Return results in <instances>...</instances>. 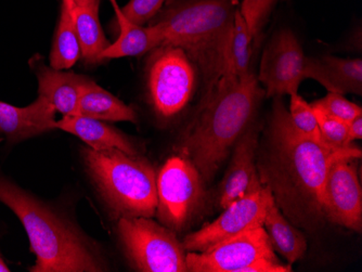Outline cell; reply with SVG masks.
Here are the masks:
<instances>
[{"instance_id":"obj_1","label":"cell","mask_w":362,"mask_h":272,"mask_svg":"<svg viewBox=\"0 0 362 272\" xmlns=\"http://www.w3.org/2000/svg\"><path fill=\"white\" fill-rule=\"evenodd\" d=\"M274 99L265 131L258 139V177L295 227L315 232L327 221L323 188L331 166L341 158H361V150L355 146L330 149L305 137L293 126L282 97Z\"/></svg>"},{"instance_id":"obj_2","label":"cell","mask_w":362,"mask_h":272,"mask_svg":"<svg viewBox=\"0 0 362 272\" xmlns=\"http://www.w3.org/2000/svg\"><path fill=\"white\" fill-rule=\"evenodd\" d=\"M265 89L253 72L223 77L202 95L179 145L181 155L211 182L240 137L256 123Z\"/></svg>"},{"instance_id":"obj_3","label":"cell","mask_w":362,"mask_h":272,"mask_svg":"<svg viewBox=\"0 0 362 272\" xmlns=\"http://www.w3.org/2000/svg\"><path fill=\"white\" fill-rule=\"evenodd\" d=\"M237 9L238 0H173L151 21L162 45L179 47L192 61L202 79V95L235 74L231 45Z\"/></svg>"},{"instance_id":"obj_4","label":"cell","mask_w":362,"mask_h":272,"mask_svg":"<svg viewBox=\"0 0 362 272\" xmlns=\"http://www.w3.org/2000/svg\"><path fill=\"white\" fill-rule=\"evenodd\" d=\"M0 202L20 219L35 255L32 272L105 271L87 240L44 203L9 180L0 179Z\"/></svg>"},{"instance_id":"obj_5","label":"cell","mask_w":362,"mask_h":272,"mask_svg":"<svg viewBox=\"0 0 362 272\" xmlns=\"http://www.w3.org/2000/svg\"><path fill=\"white\" fill-rule=\"evenodd\" d=\"M83 153L91 177L115 216L152 218L156 215L158 175L146 158L117 149L86 148Z\"/></svg>"},{"instance_id":"obj_6","label":"cell","mask_w":362,"mask_h":272,"mask_svg":"<svg viewBox=\"0 0 362 272\" xmlns=\"http://www.w3.org/2000/svg\"><path fill=\"white\" fill-rule=\"evenodd\" d=\"M191 272H291L279 261L264 227L245 231L201 252H187Z\"/></svg>"},{"instance_id":"obj_7","label":"cell","mask_w":362,"mask_h":272,"mask_svg":"<svg viewBox=\"0 0 362 272\" xmlns=\"http://www.w3.org/2000/svg\"><path fill=\"white\" fill-rule=\"evenodd\" d=\"M119 235L130 264L142 272H187V251L174 231L148 217H122Z\"/></svg>"},{"instance_id":"obj_8","label":"cell","mask_w":362,"mask_h":272,"mask_svg":"<svg viewBox=\"0 0 362 272\" xmlns=\"http://www.w3.org/2000/svg\"><path fill=\"white\" fill-rule=\"evenodd\" d=\"M152 52L146 69L150 102L158 117L170 119L192 99L197 70L179 47L162 45Z\"/></svg>"},{"instance_id":"obj_9","label":"cell","mask_w":362,"mask_h":272,"mask_svg":"<svg viewBox=\"0 0 362 272\" xmlns=\"http://www.w3.org/2000/svg\"><path fill=\"white\" fill-rule=\"evenodd\" d=\"M204 180L185 156H172L156 176V215L173 231L186 228L204 199Z\"/></svg>"},{"instance_id":"obj_10","label":"cell","mask_w":362,"mask_h":272,"mask_svg":"<svg viewBox=\"0 0 362 272\" xmlns=\"http://www.w3.org/2000/svg\"><path fill=\"white\" fill-rule=\"evenodd\" d=\"M307 62L302 46L292 30L282 28L272 36L260 61L258 82L268 98L298 93L307 79Z\"/></svg>"},{"instance_id":"obj_11","label":"cell","mask_w":362,"mask_h":272,"mask_svg":"<svg viewBox=\"0 0 362 272\" xmlns=\"http://www.w3.org/2000/svg\"><path fill=\"white\" fill-rule=\"evenodd\" d=\"M272 201L269 189L262 186L259 190L223 208V214L213 223L187 235L182 242L185 249L201 253L230 237L264 226Z\"/></svg>"},{"instance_id":"obj_12","label":"cell","mask_w":362,"mask_h":272,"mask_svg":"<svg viewBox=\"0 0 362 272\" xmlns=\"http://www.w3.org/2000/svg\"><path fill=\"white\" fill-rule=\"evenodd\" d=\"M355 158H341L331 166L323 188L322 207L325 220L362 231V189Z\"/></svg>"},{"instance_id":"obj_13","label":"cell","mask_w":362,"mask_h":272,"mask_svg":"<svg viewBox=\"0 0 362 272\" xmlns=\"http://www.w3.org/2000/svg\"><path fill=\"white\" fill-rule=\"evenodd\" d=\"M258 139L259 131L255 123L233 146V158L219 187L218 203L223 210L262 188L256 166Z\"/></svg>"},{"instance_id":"obj_14","label":"cell","mask_w":362,"mask_h":272,"mask_svg":"<svg viewBox=\"0 0 362 272\" xmlns=\"http://www.w3.org/2000/svg\"><path fill=\"white\" fill-rule=\"evenodd\" d=\"M56 109L42 95L26 107L0 101V133L9 142H21L56 129Z\"/></svg>"},{"instance_id":"obj_15","label":"cell","mask_w":362,"mask_h":272,"mask_svg":"<svg viewBox=\"0 0 362 272\" xmlns=\"http://www.w3.org/2000/svg\"><path fill=\"white\" fill-rule=\"evenodd\" d=\"M307 79H314L329 93L362 95L361 59H343L334 56L309 58Z\"/></svg>"},{"instance_id":"obj_16","label":"cell","mask_w":362,"mask_h":272,"mask_svg":"<svg viewBox=\"0 0 362 272\" xmlns=\"http://www.w3.org/2000/svg\"><path fill=\"white\" fill-rule=\"evenodd\" d=\"M38 93L54 105L63 117L78 115L81 90L88 77L66 70L40 66L36 70Z\"/></svg>"},{"instance_id":"obj_17","label":"cell","mask_w":362,"mask_h":272,"mask_svg":"<svg viewBox=\"0 0 362 272\" xmlns=\"http://www.w3.org/2000/svg\"><path fill=\"white\" fill-rule=\"evenodd\" d=\"M54 127L56 129H61L76 136L83 140L88 148L95 151L117 149L133 155L138 154L133 143L127 137L115 128L99 119L81 115L63 117L60 121L56 122Z\"/></svg>"},{"instance_id":"obj_18","label":"cell","mask_w":362,"mask_h":272,"mask_svg":"<svg viewBox=\"0 0 362 272\" xmlns=\"http://www.w3.org/2000/svg\"><path fill=\"white\" fill-rule=\"evenodd\" d=\"M110 3L117 16L119 35L117 42L110 44L103 52V60L141 56L162 45V35L156 25H137L124 16L117 0H110Z\"/></svg>"},{"instance_id":"obj_19","label":"cell","mask_w":362,"mask_h":272,"mask_svg":"<svg viewBox=\"0 0 362 272\" xmlns=\"http://www.w3.org/2000/svg\"><path fill=\"white\" fill-rule=\"evenodd\" d=\"M78 115L107 122L137 123L133 107L99 86L93 79H87L79 99Z\"/></svg>"},{"instance_id":"obj_20","label":"cell","mask_w":362,"mask_h":272,"mask_svg":"<svg viewBox=\"0 0 362 272\" xmlns=\"http://www.w3.org/2000/svg\"><path fill=\"white\" fill-rule=\"evenodd\" d=\"M262 227L274 251L286 259L288 265L292 266L306 254L307 240L304 233L282 214L274 201L268 207Z\"/></svg>"},{"instance_id":"obj_21","label":"cell","mask_w":362,"mask_h":272,"mask_svg":"<svg viewBox=\"0 0 362 272\" xmlns=\"http://www.w3.org/2000/svg\"><path fill=\"white\" fill-rule=\"evenodd\" d=\"M75 28L81 45V57L87 63H99L110 42L99 20V8L76 7Z\"/></svg>"},{"instance_id":"obj_22","label":"cell","mask_w":362,"mask_h":272,"mask_svg":"<svg viewBox=\"0 0 362 272\" xmlns=\"http://www.w3.org/2000/svg\"><path fill=\"white\" fill-rule=\"evenodd\" d=\"M81 56V45L75 28L74 17L68 8L62 5L50 52V66L56 70H70Z\"/></svg>"},{"instance_id":"obj_23","label":"cell","mask_w":362,"mask_h":272,"mask_svg":"<svg viewBox=\"0 0 362 272\" xmlns=\"http://www.w3.org/2000/svg\"><path fill=\"white\" fill-rule=\"evenodd\" d=\"M252 40L249 28L246 25L245 20L242 17L240 9H237L235 13V22H233V69L238 77H243L251 72L252 57Z\"/></svg>"},{"instance_id":"obj_24","label":"cell","mask_w":362,"mask_h":272,"mask_svg":"<svg viewBox=\"0 0 362 272\" xmlns=\"http://www.w3.org/2000/svg\"><path fill=\"white\" fill-rule=\"evenodd\" d=\"M290 97L288 114H290V119L295 129L300 131L305 137L317 142L319 145L327 147L325 142H323L322 137H321L318 121H317L316 114H315L313 107L306 100H304L298 93H293Z\"/></svg>"},{"instance_id":"obj_25","label":"cell","mask_w":362,"mask_h":272,"mask_svg":"<svg viewBox=\"0 0 362 272\" xmlns=\"http://www.w3.org/2000/svg\"><path fill=\"white\" fill-rule=\"evenodd\" d=\"M314 111L318 121L321 137L327 147L343 150L353 146L349 140V123L325 114L319 110L314 109Z\"/></svg>"},{"instance_id":"obj_26","label":"cell","mask_w":362,"mask_h":272,"mask_svg":"<svg viewBox=\"0 0 362 272\" xmlns=\"http://www.w3.org/2000/svg\"><path fill=\"white\" fill-rule=\"evenodd\" d=\"M281 0H243L242 1V17L245 20L252 40H255L262 33V28L269 19L272 10Z\"/></svg>"},{"instance_id":"obj_27","label":"cell","mask_w":362,"mask_h":272,"mask_svg":"<svg viewBox=\"0 0 362 272\" xmlns=\"http://www.w3.org/2000/svg\"><path fill=\"white\" fill-rule=\"evenodd\" d=\"M310 105L325 114L331 115L346 123L362 115L361 107L345 98L341 93H327L325 98L319 99Z\"/></svg>"},{"instance_id":"obj_28","label":"cell","mask_w":362,"mask_h":272,"mask_svg":"<svg viewBox=\"0 0 362 272\" xmlns=\"http://www.w3.org/2000/svg\"><path fill=\"white\" fill-rule=\"evenodd\" d=\"M165 1L166 0H130L121 10L130 22L137 25H144L158 16Z\"/></svg>"},{"instance_id":"obj_29","label":"cell","mask_w":362,"mask_h":272,"mask_svg":"<svg viewBox=\"0 0 362 272\" xmlns=\"http://www.w3.org/2000/svg\"><path fill=\"white\" fill-rule=\"evenodd\" d=\"M362 139V115L349 122V140L353 143L355 140Z\"/></svg>"},{"instance_id":"obj_30","label":"cell","mask_w":362,"mask_h":272,"mask_svg":"<svg viewBox=\"0 0 362 272\" xmlns=\"http://www.w3.org/2000/svg\"><path fill=\"white\" fill-rule=\"evenodd\" d=\"M76 7L99 8L100 0H74Z\"/></svg>"},{"instance_id":"obj_31","label":"cell","mask_w":362,"mask_h":272,"mask_svg":"<svg viewBox=\"0 0 362 272\" xmlns=\"http://www.w3.org/2000/svg\"><path fill=\"white\" fill-rule=\"evenodd\" d=\"M62 5L68 8L69 11L73 14L74 17L75 10H76V5H75L74 0H62Z\"/></svg>"},{"instance_id":"obj_32","label":"cell","mask_w":362,"mask_h":272,"mask_svg":"<svg viewBox=\"0 0 362 272\" xmlns=\"http://www.w3.org/2000/svg\"><path fill=\"white\" fill-rule=\"evenodd\" d=\"M11 270H10V268L8 267L7 265H6L5 261H4V259L0 257V272H10Z\"/></svg>"}]
</instances>
